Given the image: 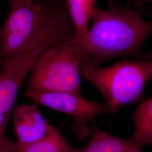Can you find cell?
<instances>
[{
	"mask_svg": "<svg viewBox=\"0 0 152 152\" xmlns=\"http://www.w3.org/2000/svg\"><path fill=\"white\" fill-rule=\"evenodd\" d=\"M44 2H56V1H58L59 0H40Z\"/></svg>",
	"mask_w": 152,
	"mask_h": 152,
	"instance_id": "obj_15",
	"label": "cell"
},
{
	"mask_svg": "<svg viewBox=\"0 0 152 152\" xmlns=\"http://www.w3.org/2000/svg\"><path fill=\"white\" fill-rule=\"evenodd\" d=\"M93 133L86 146L72 147L71 152H136L141 148L136 146L130 139H124L101 130L93 121Z\"/></svg>",
	"mask_w": 152,
	"mask_h": 152,
	"instance_id": "obj_8",
	"label": "cell"
},
{
	"mask_svg": "<svg viewBox=\"0 0 152 152\" xmlns=\"http://www.w3.org/2000/svg\"><path fill=\"white\" fill-rule=\"evenodd\" d=\"M11 114H4L0 113V126L4 124L6 121L10 120Z\"/></svg>",
	"mask_w": 152,
	"mask_h": 152,
	"instance_id": "obj_13",
	"label": "cell"
},
{
	"mask_svg": "<svg viewBox=\"0 0 152 152\" xmlns=\"http://www.w3.org/2000/svg\"><path fill=\"white\" fill-rule=\"evenodd\" d=\"M91 26L80 37H73L82 54V69L99 66L115 57L140 56L141 46L152 32L139 10L110 1L107 9L96 6Z\"/></svg>",
	"mask_w": 152,
	"mask_h": 152,
	"instance_id": "obj_1",
	"label": "cell"
},
{
	"mask_svg": "<svg viewBox=\"0 0 152 152\" xmlns=\"http://www.w3.org/2000/svg\"><path fill=\"white\" fill-rule=\"evenodd\" d=\"M142 152V151H141V149H140V150H139V151H137V152Z\"/></svg>",
	"mask_w": 152,
	"mask_h": 152,
	"instance_id": "obj_17",
	"label": "cell"
},
{
	"mask_svg": "<svg viewBox=\"0 0 152 152\" xmlns=\"http://www.w3.org/2000/svg\"><path fill=\"white\" fill-rule=\"evenodd\" d=\"M75 35L66 10L32 45L6 61L0 73V113L11 114L19 89L41 55L53 44Z\"/></svg>",
	"mask_w": 152,
	"mask_h": 152,
	"instance_id": "obj_5",
	"label": "cell"
},
{
	"mask_svg": "<svg viewBox=\"0 0 152 152\" xmlns=\"http://www.w3.org/2000/svg\"><path fill=\"white\" fill-rule=\"evenodd\" d=\"M143 60L152 62V53H148V54L146 55L145 58Z\"/></svg>",
	"mask_w": 152,
	"mask_h": 152,
	"instance_id": "obj_14",
	"label": "cell"
},
{
	"mask_svg": "<svg viewBox=\"0 0 152 152\" xmlns=\"http://www.w3.org/2000/svg\"><path fill=\"white\" fill-rule=\"evenodd\" d=\"M72 38L55 42L41 55L29 75L28 90L81 94V52Z\"/></svg>",
	"mask_w": 152,
	"mask_h": 152,
	"instance_id": "obj_3",
	"label": "cell"
},
{
	"mask_svg": "<svg viewBox=\"0 0 152 152\" xmlns=\"http://www.w3.org/2000/svg\"><path fill=\"white\" fill-rule=\"evenodd\" d=\"M0 65H1V64H0Z\"/></svg>",
	"mask_w": 152,
	"mask_h": 152,
	"instance_id": "obj_19",
	"label": "cell"
},
{
	"mask_svg": "<svg viewBox=\"0 0 152 152\" xmlns=\"http://www.w3.org/2000/svg\"><path fill=\"white\" fill-rule=\"evenodd\" d=\"M0 31H1V27H0Z\"/></svg>",
	"mask_w": 152,
	"mask_h": 152,
	"instance_id": "obj_18",
	"label": "cell"
},
{
	"mask_svg": "<svg viewBox=\"0 0 152 152\" xmlns=\"http://www.w3.org/2000/svg\"><path fill=\"white\" fill-rule=\"evenodd\" d=\"M1 69H2V66L0 65V73H1Z\"/></svg>",
	"mask_w": 152,
	"mask_h": 152,
	"instance_id": "obj_16",
	"label": "cell"
},
{
	"mask_svg": "<svg viewBox=\"0 0 152 152\" xmlns=\"http://www.w3.org/2000/svg\"><path fill=\"white\" fill-rule=\"evenodd\" d=\"M9 142L14 152H71L72 147L59 129L51 125L46 134L38 141L22 144L9 139Z\"/></svg>",
	"mask_w": 152,
	"mask_h": 152,
	"instance_id": "obj_9",
	"label": "cell"
},
{
	"mask_svg": "<svg viewBox=\"0 0 152 152\" xmlns=\"http://www.w3.org/2000/svg\"><path fill=\"white\" fill-rule=\"evenodd\" d=\"M10 12L0 31V64L32 45L66 9L64 0H9Z\"/></svg>",
	"mask_w": 152,
	"mask_h": 152,
	"instance_id": "obj_2",
	"label": "cell"
},
{
	"mask_svg": "<svg viewBox=\"0 0 152 152\" xmlns=\"http://www.w3.org/2000/svg\"><path fill=\"white\" fill-rule=\"evenodd\" d=\"M66 9L75 31L74 37L87 32L97 6L96 0H64Z\"/></svg>",
	"mask_w": 152,
	"mask_h": 152,
	"instance_id": "obj_10",
	"label": "cell"
},
{
	"mask_svg": "<svg viewBox=\"0 0 152 152\" xmlns=\"http://www.w3.org/2000/svg\"><path fill=\"white\" fill-rule=\"evenodd\" d=\"M27 98L73 118L72 130L78 139L83 140L92 135L94 118L101 114L114 113L107 103L88 100L81 94L72 92H39L27 89Z\"/></svg>",
	"mask_w": 152,
	"mask_h": 152,
	"instance_id": "obj_6",
	"label": "cell"
},
{
	"mask_svg": "<svg viewBox=\"0 0 152 152\" xmlns=\"http://www.w3.org/2000/svg\"><path fill=\"white\" fill-rule=\"evenodd\" d=\"M135 132L130 138L140 148L152 144V98L139 105L132 115Z\"/></svg>",
	"mask_w": 152,
	"mask_h": 152,
	"instance_id": "obj_11",
	"label": "cell"
},
{
	"mask_svg": "<svg viewBox=\"0 0 152 152\" xmlns=\"http://www.w3.org/2000/svg\"><path fill=\"white\" fill-rule=\"evenodd\" d=\"M81 73L102 93L114 113L141 98L152 76V62L123 59L106 67L85 68Z\"/></svg>",
	"mask_w": 152,
	"mask_h": 152,
	"instance_id": "obj_4",
	"label": "cell"
},
{
	"mask_svg": "<svg viewBox=\"0 0 152 152\" xmlns=\"http://www.w3.org/2000/svg\"><path fill=\"white\" fill-rule=\"evenodd\" d=\"M11 113L16 141L20 143L38 141L46 134L50 127L36 104L15 105Z\"/></svg>",
	"mask_w": 152,
	"mask_h": 152,
	"instance_id": "obj_7",
	"label": "cell"
},
{
	"mask_svg": "<svg viewBox=\"0 0 152 152\" xmlns=\"http://www.w3.org/2000/svg\"><path fill=\"white\" fill-rule=\"evenodd\" d=\"M9 120L0 126V152H14L9 145V139L6 135V128Z\"/></svg>",
	"mask_w": 152,
	"mask_h": 152,
	"instance_id": "obj_12",
	"label": "cell"
}]
</instances>
